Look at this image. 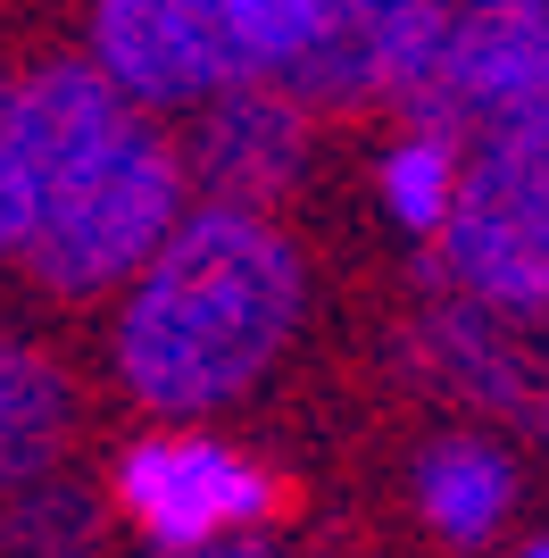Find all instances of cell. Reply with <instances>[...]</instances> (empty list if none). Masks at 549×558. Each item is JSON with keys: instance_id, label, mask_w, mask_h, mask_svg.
<instances>
[{"instance_id": "3", "label": "cell", "mask_w": 549, "mask_h": 558, "mask_svg": "<svg viewBox=\"0 0 549 558\" xmlns=\"http://www.w3.org/2000/svg\"><path fill=\"white\" fill-rule=\"evenodd\" d=\"M325 0H91V68L142 109H208L292 84Z\"/></svg>"}, {"instance_id": "12", "label": "cell", "mask_w": 549, "mask_h": 558, "mask_svg": "<svg viewBox=\"0 0 549 558\" xmlns=\"http://www.w3.org/2000/svg\"><path fill=\"white\" fill-rule=\"evenodd\" d=\"M375 192H383V209H391V226H400V233L441 242V226H450V209H457V192H466V142L408 125V134L375 159Z\"/></svg>"}, {"instance_id": "9", "label": "cell", "mask_w": 549, "mask_h": 558, "mask_svg": "<svg viewBox=\"0 0 549 558\" xmlns=\"http://www.w3.org/2000/svg\"><path fill=\"white\" fill-rule=\"evenodd\" d=\"M416 367L441 400H466V409H525V350L508 333V317L475 301H441L416 317Z\"/></svg>"}, {"instance_id": "14", "label": "cell", "mask_w": 549, "mask_h": 558, "mask_svg": "<svg viewBox=\"0 0 549 558\" xmlns=\"http://www.w3.org/2000/svg\"><path fill=\"white\" fill-rule=\"evenodd\" d=\"M34 242V150H25L17 84H0V258Z\"/></svg>"}, {"instance_id": "16", "label": "cell", "mask_w": 549, "mask_h": 558, "mask_svg": "<svg viewBox=\"0 0 549 558\" xmlns=\"http://www.w3.org/2000/svg\"><path fill=\"white\" fill-rule=\"evenodd\" d=\"M508 558H549V542H525V550H508Z\"/></svg>"}, {"instance_id": "11", "label": "cell", "mask_w": 549, "mask_h": 558, "mask_svg": "<svg viewBox=\"0 0 549 558\" xmlns=\"http://www.w3.org/2000/svg\"><path fill=\"white\" fill-rule=\"evenodd\" d=\"M68 442V384L42 350H25L0 333V484H34L50 475Z\"/></svg>"}, {"instance_id": "4", "label": "cell", "mask_w": 549, "mask_h": 558, "mask_svg": "<svg viewBox=\"0 0 549 558\" xmlns=\"http://www.w3.org/2000/svg\"><path fill=\"white\" fill-rule=\"evenodd\" d=\"M391 109L466 150L549 125V0H434Z\"/></svg>"}, {"instance_id": "10", "label": "cell", "mask_w": 549, "mask_h": 558, "mask_svg": "<svg viewBox=\"0 0 549 558\" xmlns=\"http://www.w3.org/2000/svg\"><path fill=\"white\" fill-rule=\"evenodd\" d=\"M508 509H516V459L500 442H483V434L425 442V459H416V517L441 542L475 550V542H491L508 525Z\"/></svg>"}, {"instance_id": "8", "label": "cell", "mask_w": 549, "mask_h": 558, "mask_svg": "<svg viewBox=\"0 0 549 558\" xmlns=\"http://www.w3.org/2000/svg\"><path fill=\"white\" fill-rule=\"evenodd\" d=\"M425 9L434 0H325V25L308 59L292 68L283 93L300 109H358V100H391L400 75L416 59V34H425Z\"/></svg>"}, {"instance_id": "15", "label": "cell", "mask_w": 549, "mask_h": 558, "mask_svg": "<svg viewBox=\"0 0 549 558\" xmlns=\"http://www.w3.org/2000/svg\"><path fill=\"white\" fill-rule=\"evenodd\" d=\"M183 558H274L267 542H217V550H183Z\"/></svg>"}, {"instance_id": "17", "label": "cell", "mask_w": 549, "mask_h": 558, "mask_svg": "<svg viewBox=\"0 0 549 558\" xmlns=\"http://www.w3.org/2000/svg\"><path fill=\"white\" fill-rule=\"evenodd\" d=\"M541 425H549V392H541Z\"/></svg>"}, {"instance_id": "2", "label": "cell", "mask_w": 549, "mask_h": 558, "mask_svg": "<svg viewBox=\"0 0 549 558\" xmlns=\"http://www.w3.org/2000/svg\"><path fill=\"white\" fill-rule=\"evenodd\" d=\"M17 117L34 150V242H25L34 276L59 292L134 283L192 217L183 150L91 59H50L17 75Z\"/></svg>"}, {"instance_id": "6", "label": "cell", "mask_w": 549, "mask_h": 558, "mask_svg": "<svg viewBox=\"0 0 549 558\" xmlns=\"http://www.w3.org/2000/svg\"><path fill=\"white\" fill-rule=\"evenodd\" d=\"M274 475L251 450L217 442L200 425H167L142 434L117 459V509L134 517L159 558L183 550H217V542H258V525L274 517Z\"/></svg>"}, {"instance_id": "1", "label": "cell", "mask_w": 549, "mask_h": 558, "mask_svg": "<svg viewBox=\"0 0 549 558\" xmlns=\"http://www.w3.org/2000/svg\"><path fill=\"white\" fill-rule=\"evenodd\" d=\"M308 267L258 209H192L117 308V375L142 409L208 417L292 350Z\"/></svg>"}, {"instance_id": "7", "label": "cell", "mask_w": 549, "mask_h": 558, "mask_svg": "<svg viewBox=\"0 0 549 558\" xmlns=\"http://www.w3.org/2000/svg\"><path fill=\"white\" fill-rule=\"evenodd\" d=\"M300 159H308V109H300L292 93H274V84L208 100L200 134L183 150V167H192L200 192H208V209H258V217H267V201L300 175Z\"/></svg>"}, {"instance_id": "13", "label": "cell", "mask_w": 549, "mask_h": 558, "mask_svg": "<svg viewBox=\"0 0 549 558\" xmlns=\"http://www.w3.org/2000/svg\"><path fill=\"white\" fill-rule=\"evenodd\" d=\"M0 534H9L17 558H84L91 550V500L75 484H59V475H34V484H17Z\"/></svg>"}, {"instance_id": "5", "label": "cell", "mask_w": 549, "mask_h": 558, "mask_svg": "<svg viewBox=\"0 0 549 558\" xmlns=\"http://www.w3.org/2000/svg\"><path fill=\"white\" fill-rule=\"evenodd\" d=\"M441 283L491 317H549V125L466 150V192L441 226Z\"/></svg>"}]
</instances>
